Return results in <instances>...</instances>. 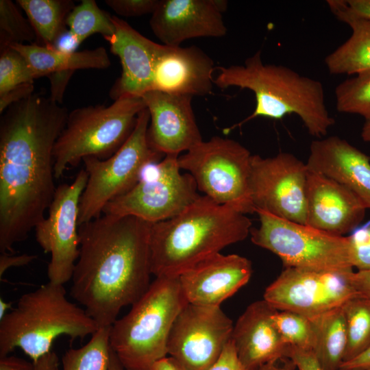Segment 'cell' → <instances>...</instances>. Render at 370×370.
I'll use <instances>...</instances> for the list:
<instances>
[{"instance_id": "obj_36", "label": "cell", "mask_w": 370, "mask_h": 370, "mask_svg": "<svg viewBox=\"0 0 370 370\" xmlns=\"http://www.w3.org/2000/svg\"><path fill=\"white\" fill-rule=\"evenodd\" d=\"M106 5L123 16H140L153 14L159 0H106Z\"/></svg>"}, {"instance_id": "obj_6", "label": "cell", "mask_w": 370, "mask_h": 370, "mask_svg": "<svg viewBox=\"0 0 370 370\" xmlns=\"http://www.w3.org/2000/svg\"><path fill=\"white\" fill-rule=\"evenodd\" d=\"M187 304L177 277H157L129 312L114 322L110 345L125 370H149L168 356L171 327Z\"/></svg>"}, {"instance_id": "obj_3", "label": "cell", "mask_w": 370, "mask_h": 370, "mask_svg": "<svg viewBox=\"0 0 370 370\" xmlns=\"http://www.w3.org/2000/svg\"><path fill=\"white\" fill-rule=\"evenodd\" d=\"M251 221L239 210L200 195L177 215L152 223L151 274L178 277L202 260L243 241Z\"/></svg>"}, {"instance_id": "obj_46", "label": "cell", "mask_w": 370, "mask_h": 370, "mask_svg": "<svg viewBox=\"0 0 370 370\" xmlns=\"http://www.w3.org/2000/svg\"><path fill=\"white\" fill-rule=\"evenodd\" d=\"M35 370H61L57 354L51 351L34 362Z\"/></svg>"}, {"instance_id": "obj_23", "label": "cell", "mask_w": 370, "mask_h": 370, "mask_svg": "<svg viewBox=\"0 0 370 370\" xmlns=\"http://www.w3.org/2000/svg\"><path fill=\"white\" fill-rule=\"evenodd\" d=\"M214 69L212 59L197 46L163 45L154 69L152 90L206 96L212 93Z\"/></svg>"}, {"instance_id": "obj_11", "label": "cell", "mask_w": 370, "mask_h": 370, "mask_svg": "<svg viewBox=\"0 0 370 370\" xmlns=\"http://www.w3.org/2000/svg\"><path fill=\"white\" fill-rule=\"evenodd\" d=\"M178 156L166 155L152 166L150 177L142 175L132 189L107 204L103 214L134 216L155 223L182 212L200 195L193 176L181 172Z\"/></svg>"}, {"instance_id": "obj_32", "label": "cell", "mask_w": 370, "mask_h": 370, "mask_svg": "<svg viewBox=\"0 0 370 370\" xmlns=\"http://www.w3.org/2000/svg\"><path fill=\"white\" fill-rule=\"evenodd\" d=\"M36 33L19 10L17 3L10 0L0 1V46L12 44L36 43Z\"/></svg>"}, {"instance_id": "obj_10", "label": "cell", "mask_w": 370, "mask_h": 370, "mask_svg": "<svg viewBox=\"0 0 370 370\" xmlns=\"http://www.w3.org/2000/svg\"><path fill=\"white\" fill-rule=\"evenodd\" d=\"M258 227H251V241L277 255L286 267L321 271L354 268L347 236H337L257 210Z\"/></svg>"}, {"instance_id": "obj_18", "label": "cell", "mask_w": 370, "mask_h": 370, "mask_svg": "<svg viewBox=\"0 0 370 370\" xmlns=\"http://www.w3.org/2000/svg\"><path fill=\"white\" fill-rule=\"evenodd\" d=\"M251 262L237 254L217 253L197 262L177 278L188 304L220 306L249 280Z\"/></svg>"}, {"instance_id": "obj_16", "label": "cell", "mask_w": 370, "mask_h": 370, "mask_svg": "<svg viewBox=\"0 0 370 370\" xmlns=\"http://www.w3.org/2000/svg\"><path fill=\"white\" fill-rule=\"evenodd\" d=\"M222 0H159L149 21L154 35L163 45L179 47L184 40L225 36Z\"/></svg>"}, {"instance_id": "obj_5", "label": "cell", "mask_w": 370, "mask_h": 370, "mask_svg": "<svg viewBox=\"0 0 370 370\" xmlns=\"http://www.w3.org/2000/svg\"><path fill=\"white\" fill-rule=\"evenodd\" d=\"M98 328L83 308L68 299L64 285L48 282L23 294L0 320V357L20 348L35 362L51 351L58 336L83 339Z\"/></svg>"}, {"instance_id": "obj_28", "label": "cell", "mask_w": 370, "mask_h": 370, "mask_svg": "<svg viewBox=\"0 0 370 370\" xmlns=\"http://www.w3.org/2000/svg\"><path fill=\"white\" fill-rule=\"evenodd\" d=\"M110 326L99 328L84 346L67 350L61 370H108L112 349Z\"/></svg>"}, {"instance_id": "obj_14", "label": "cell", "mask_w": 370, "mask_h": 370, "mask_svg": "<svg viewBox=\"0 0 370 370\" xmlns=\"http://www.w3.org/2000/svg\"><path fill=\"white\" fill-rule=\"evenodd\" d=\"M308 169L294 155H252L249 190L256 210L306 225V190Z\"/></svg>"}, {"instance_id": "obj_22", "label": "cell", "mask_w": 370, "mask_h": 370, "mask_svg": "<svg viewBox=\"0 0 370 370\" xmlns=\"http://www.w3.org/2000/svg\"><path fill=\"white\" fill-rule=\"evenodd\" d=\"M306 165L350 190L370 208V157L346 140L332 136L313 140Z\"/></svg>"}, {"instance_id": "obj_12", "label": "cell", "mask_w": 370, "mask_h": 370, "mask_svg": "<svg viewBox=\"0 0 370 370\" xmlns=\"http://www.w3.org/2000/svg\"><path fill=\"white\" fill-rule=\"evenodd\" d=\"M354 272L286 267L266 288L263 299L278 310L297 312L312 319L360 296Z\"/></svg>"}, {"instance_id": "obj_2", "label": "cell", "mask_w": 370, "mask_h": 370, "mask_svg": "<svg viewBox=\"0 0 370 370\" xmlns=\"http://www.w3.org/2000/svg\"><path fill=\"white\" fill-rule=\"evenodd\" d=\"M151 225L134 216L102 214L79 226L71 295L99 328L111 326L121 310L149 288Z\"/></svg>"}, {"instance_id": "obj_52", "label": "cell", "mask_w": 370, "mask_h": 370, "mask_svg": "<svg viewBox=\"0 0 370 370\" xmlns=\"http://www.w3.org/2000/svg\"><path fill=\"white\" fill-rule=\"evenodd\" d=\"M361 137L364 141L370 143V121H365L362 129Z\"/></svg>"}, {"instance_id": "obj_15", "label": "cell", "mask_w": 370, "mask_h": 370, "mask_svg": "<svg viewBox=\"0 0 370 370\" xmlns=\"http://www.w3.org/2000/svg\"><path fill=\"white\" fill-rule=\"evenodd\" d=\"M233 328L220 306L188 303L171 327L168 356L185 370H207L230 341Z\"/></svg>"}, {"instance_id": "obj_49", "label": "cell", "mask_w": 370, "mask_h": 370, "mask_svg": "<svg viewBox=\"0 0 370 370\" xmlns=\"http://www.w3.org/2000/svg\"><path fill=\"white\" fill-rule=\"evenodd\" d=\"M258 370H297L294 362L288 358L269 362Z\"/></svg>"}, {"instance_id": "obj_51", "label": "cell", "mask_w": 370, "mask_h": 370, "mask_svg": "<svg viewBox=\"0 0 370 370\" xmlns=\"http://www.w3.org/2000/svg\"><path fill=\"white\" fill-rule=\"evenodd\" d=\"M12 308L11 302H6L2 298L0 299V320L2 319Z\"/></svg>"}, {"instance_id": "obj_37", "label": "cell", "mask_w": 370, "mask_h": 370, "mask_svg": "<svg viewBox=\"0 0 370 370\" xmlns=\"http://www.w3.org/2000/svg\"><path fill=\"white\" fill-rule=\"evenodd\" d=\"M207 370H249L238 357L234 343L226 344L217 360Z\"/></svg>"}, {"instance_id": "obj_45", "label": "cell", "mask_w": 370, "mask_h": 370, "mask_svg": "<svg viewBox=\"0 0 370 370\" xmlns=\"http://www.w3.org/2000/svg\"><path fill=\"white\" fill-rule=\"evenodd\" d=\"M79 45L77 38L68 29L59 36L53 48L63 53H73Z\"/></svg>"}, {"instance_id": "obj_29", "label": "cell", "mask_w": 370, "mask_h": 370, "mask_svg": "<svg viewBox=\"0 0 370 370\" xmlns=\"http://www.w3.org/2000/svg\"><path fill=\"white\" fill-rule=\"evenodd\" d=\"M66 25L80 44L95 34L105 38L115 32L112 16L101 10L94 0H82L75 5L68 16Z\"/></svg>"}, {"instance_id": "obj_35", "label": "cell", "mask_w": 370, "mask_h": 370, "mask_svg": "<svg viewBox=\"0 0 370 370\" xmlns=\"http://www.w3.org/2000/svg\"><path fill=\"white\" fill-rule=\"evenodd\" d=\"M350 261L357 271L370 269V221L347 236Z\"/></svg>"}, {"instance_id": "obj_19", "label": "cell", "mask_w": 370, "mask_h": 370, "mask_svg": "<svg viewBox=\"0 0 370 370\" xmlns=\"http://www.w3.org/2000/svg\"><path fill=\"white\" fill-rule=\"evenodd\" d=\"M366 207L350 190L308 170L306 225L331 235L345 236L358 227Z\"/></svg>"}, {"instance_id": "obj_30", "label": "cell", "mask_w": 370, "mask_h": 370, "mask_svg": "<svg viewBox=\"0 0 370 370\" xmlns=\"http://www.w3.org/2000/svg\"><path fill=\"white\" fill-rule=\"evenodd\" d=\"M342 307L347 334L343 358L345 362L357 356L370 345V301L360 296L356 297Z\"/></svg>"}, {"instance_id": "obj_9", "label": "cell", "mask_w": 370, "mask_h": 370, "mask_svg": "<svg viewBox=\"0 0 370 370\" xmlns=\"http://www.w3.org/2000/svg\"><path fill=\"white\" fill-rule=\"evenodd\" d=\"M251 156L238 142L214 136L179 156L177 162L204 195L247 214L255 212L249 190Z\"/></svg>"}, {"instance_id": "obj_8", "label": "cell", "mask_w": 370, "mask_h": 370, "mask_svg": "<svg viewBox=\"0 0 370 370\" xmlns=\"http://www.w3.org/2000/svg\"><path fill=\"white\" fill-rule=\"evenodd\" d=\"M149 119L146 107L139 113L130 136L114 154L105 160L93 156L82 160L88 181L79 201V226L99 217L107 204L132 189L147 166L162 156L148 140Z\"/></svg>"}, {"instance_id": "obj_26", "label": "cell", "mask_w": 370, "mask_h": 370, "mask_svg": "<svg viewBox=\"0 0 370 370\" xmlns=\"http://www.w3.org/2000/svg\"><path fill=\"white\" fill-rule=\"evenodd\" d=\"M314 332L313 352L324 370H339L347 344L343 307L311 319Z\"/></svg>"}, {"instance_id": "obj_39", "label": "cell", "mask_w": 370, "mask_h": 370, "mask_svg": "<svg viewBox=\"0 0 370 370\" xmlns=\"http://www.w3.org/2000/svg\"><path fill=\"white\" fill-rule=\"evenodd\" d=\"M73 73L72 71H60L47 76L51 83L49 97L56 103L62 105L65 88Z\"/></svg>"}, {"instance_id": "obj_21", "label": "cell", "mask_w": 370, "mask_h": 370, "mask_svg": "<svg viewBox=\"0 0 370 370\" xmlns=\"http://www.w3.org/2000/svg\"><path fill=\"white\" fill-rule=\"evenodd\" d=\"M278 311L264 299L249 304L234 325L232 341L241 362L249 370L286 358L288 345L273 320Z\"/></svg>"}, {"instance_id": "obj_43", "label": "cell", "mask_w": 370, "mask_h": 370, "mask_svg": "<svg viewBox=\"0 0 370 370\" xmlns=\"http://www.w3.org/2000/svg\"><path fill=\"white\" fill-rule=\"evenodd\" d=\"M353 280L359 295L370 301V269L354 271Z\"/></svg>"}, {"instance_id": "obj_50", "label": "cell", "mask_w": 370, "mask_h": 370, "mask_svg": "<svg viewBox=\"0 0 370 370\" xmlns=\"http://www.w3.org/2000/svg\"><path fill=\"white\" fill-rule=\"evenodd\" d=\"M108 370H125L112 350L111 351L110 364Z\"/></svg>"}, {"instance_id": "obj_1", "label": "cell", "mask_w": 370, "mask_h": 370, "mask_svg": "<svg viewBox=\"0 0 370 370\" xmlns=\"http://www.w3.org/2000/svg\"><path fill=\"white\" fill-rule=\"evenodd\" d=\"M67 109L34 92L0 119V251L27 239L45 218L57 187L53 149Z\"/></svg>"}, {"instance_id": "obj_17", "label": "cell", "mask_w": 370, "mask_h": 370, "mask_svg": "<svg viewBox=\"0 0 370 370\" xmlns=\"http://www.w3.org/2000/svg\"><path fill=\"white\" fill-rule=\"evenodd\" d=\"M150 119V145L162 155L179 156L203 141L192 108V96L155 90L142 97Z\"/></svg>"}, {"instance_id": "obj_48", "label": "cell", "mask_w": 370, "mask_h": 370, "mask_svg": "<svg viewBox=\"0 0 370 370\" xmlns=\"http://www.w3.org/2000/svg\"><path fill=\"white\" fill-rule=\"evenodd\" d=\"M149 370H185L173 358L166 356L155 362Z\"/></svg>"}, {"instance_id": "obj_20", "label": "cell", "mask_w": 370, "mask_h": 370, "mask_svg": "<svg viewBox=\"0 0 370 370\" xmlns=\"http://www.w3.org/2000/svg\"><path fill=\"white\" fill-rule=\"evenodd\" d=\"M112 21L115 32L104 38L110 51L119 58L122 73L110 90V97L114 100L142 97L152 90L154 69L163 44L146 38L116 16L112 15Z\"/></svg>"}, {"instance_id": "obj_40", "label": "cell", "mask_w": 370, "mask_h": 370, "mask_svg": "<svg viewBox=\"0 0 370 370\" xmlns=\"http://www.w3.org/2000/svg\"><path fill=\"white\" fill-rule=\"evenodd\" d=\"M34 83H27L16 86L0 96V113L2 114L11 104L34 93Z\"/></svg>"}, {"instance_id": "obj_27", "label": "cell", "mask_w": 370, "mask_h": 370, "mask_svg": "<svg viewBox=\"0 0 370 370\" xmlns=\"http://www.w3.org/2000/svg\"><path fill=\"white\" fill-rule=\"evenodd\" d=\"M36 35L37 45L53 48L66 30V19L75 6L71 0H17Z\"/></svg>"}, {"instance_id": "obj_25", "label": "cell", "mask_w": 370, "mask_h": 370, "mask_svg": "<svg viewBox=\"0 0 370 370\" xmlns=\"http://www.w3.org/2000/svg\"><path fill=\"white\" fill-rule=\"evenodd\" d=\"M8 47L16 50L26 59L36 79L60 71L106 69L111 64L108 52L103 47L73 53L60 52L36 43L12 44Z\"/></svg>"}, {"instance_id": "obj_24", "label": "cell", "mask_w": 370, "mask_h": 370, "mask_svg": "<svg viewBox=\"0 0 370 370\" xmlns=\"http://www.w3.org/2000/svg\"><path fill=\"white\" fill-rule=\"evenodd\" d=\"M327 4L336 18L348 25L350 37L325 58L332 75H356L370 70V18L359 16L345 0H328Z\"/></svg>"}, {"instance_id": "obj_53", "label": "cell", "mask_w": 370, "mask_h": 370, "mask_svg": "<svg viewBox=\"0 0 370 370\" xmlns=\"http://www.w3.org/2000/svg\"><path fill=\"white\" fill-rule=\"evenodd\" d=\"M339 370H341V369H339ZM364 370H370V368H369V369H364Z\"/></svg>"}, {"instance_id": "obj_38", "label": "cell", "mask_w": 370, "mask_h": 370, "mask_svg": "<svg viewBox=\"0 0 370 370\" xmlns=\"http://www.w3.org/2000/svg\"><path fill=\"white\" fill-rule=\"evenodd\" d=\"M286 358L294 362L297 370H324L319 362L313 350L289 346Z\"/></svg>"}, {"instance_id": "obj_47", "label": "cell", "mask_w": 370, "mask_h": 370, "mask_svg": "<svg viewBox=\"0 0 370 370\" xmlns=\"http://www.w3.org/2000/svg\"><path fill=\"white\" fill-rule=\"evenodd\" d=\"M345 1L353 12L370 18V0H345Z\"/></svg>"}, {"instance_id": "obj_44", "label": "cell", "mask_w": 370, "mask_h": 370, "mask_svg": "<svg viewBox=\"0 0 370 370\" xmlns=\"http://www.w3.org/2000/svg\"><path fill=\"white\" fill-rule=\"evenodd\" d=\"M370 368V345L354 358L343 362L341 370H364Z\"/></svg>"}, {"instance_id": "obj_13", "label": "cell", "mask_w": 370, "mask_h": 370, "mask_svg": "<svg viewBox=\"0 0 370 370\" xmlns=\"http://www.w3.org/2000/svg\"><path fill=\"white\" fill-rule=\"evenodd\" d=\"M88 181L82 169L71 184L59 185L48 209V216L34 227L36 242L51 256L49 282L64 285L71 280L79 253V206Z\"/></svg>"}, {"instance_id": "obj_34", "label": "cell", "mask_w": 370, "mask_h": 370, "mask_svg": "<svg viewBox=\"0 0 370 370\" xmlns=\"http://www.w3.org/2000/svg\"><path fill=\"white\" fill-rule=\"evenodd\" d=\"M36 79L26 59L10 47L1 48L0 96Z\"/></svg>"}, {"instance_id": "obj_31", "label": "cell", "mask_w": 370, "mask_h": 370, "mask_svg": "<svg viewBox=\"0 0 370 370\" xmlns=\"http://www.w3.org/2000/svg\"><path fill=\"white\" fill-rule=\"evenodd\" d=\"M335 96L339 112L358 114L370 121V70L341 82Z\"/></svg>"}, {"instance_id": "obj_33", "label": "cell", "mask_w": 370, "mask_h": 370, "mask_svg": "<svg viewBox=\"0 0 370 370\" xmlns=\"http://www.w3.org/2000/svg\"><path fill=\"white\" fill-rule=\"evenodd\" d=\"M273 320L279 333L288 345L313 350L314 332L310 319L297 312L278 310Z\"/></svg>"}, {"instance_id": "obj_42", "label": "cell", "mask_w": 370, "mask_h": 370, "mask_svg": "<svg viewBox=\"0 0 370 370\" xmlns=\"http://www.w3.org/2000/svg\"><path fill=\"white\" fill-rule=\"evenodd\" d=\"M0 370H35L34 362L15 356L0 357Z\"/></svg>"}, {"instance_id": "obj_7", "label": "cell", "mask_w": 370, "mask_h": 370, "mask_svg": "<svg viewBox=\"0 0 370 370\" xmlns=\"http://www.w3.org/2000/svg\"><path fill=\"white\" fill-rule=\"evenodd\" d=\"M145 108L143 97H130L119 98L110 106L90 105L69 112L53 152L56 180L86 157L105 160L114 154Z\"/></svg>"}, {"instance_id": "obj_41", "label": "cell", "mask_w": 370, "mask_h": 370, "mask_svg": "<svg viewBox=\"0 0 370 370\" xmlns=\"http://www.w3.org/2000/svg\"><path fill=\"white\" fill-rule=\"evenodd\" d=\"M37 256L32 254L11 255L3 252L0 255V278H2L7 270L12 267L27 265L36 259Z\"/></svg>"}, {"instance_id": "obj_4", "label": "cell", "mask_w": 370, "mask_h": 370, "mask_svg": "<svg viewBox=\"0 0 370 370\" xmlns=\"http://www.w3.org/2000/svg\"><path fill=\"white\" fill-rule=\"evenodd\" d=\"M216 69L219 74L214 77V85L222 89H248L256 98L251 115L229 130L258 116L281 119L294 114L311 136L321 138L335 123L327 109L321 82L283 65L264 64L260 51L247 58L244 64Z\"/></svg>"}]
</instances>
